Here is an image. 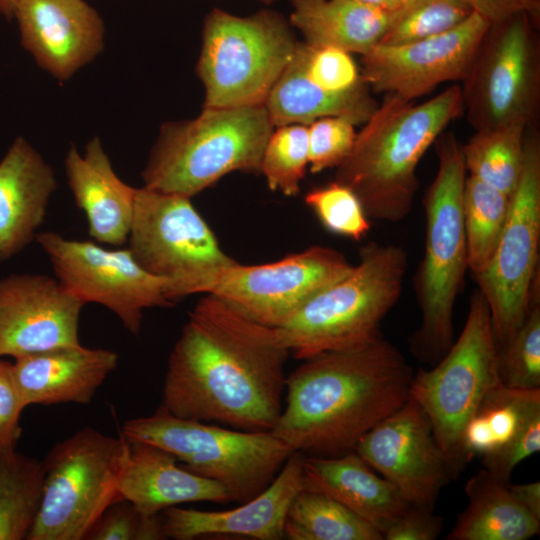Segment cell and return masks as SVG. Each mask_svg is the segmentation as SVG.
<instances>
[{
    "mask_svg": "<svg viewBox=\"0 0 540 540\" xmlns=\"http://www.w3.org/2000/svg\"><path fill=\"white\" fill-rule=\"evenodd\" d=\"M353 265L339 251L312 246L278 261L221 269L205 294L269 327L285 323L309 298L348 273Z\"/></svg>",
    "mask_w": 540,
    "mask_h": 540,
    "instance_id": "15",
    "label": "cell"
},
{
    "mask_svg": "<svg viewBox=\"0 0 540 540\" xmlns=\"http://www.w3.org/2000/svg\"><path fill=\"white\" fill-rule=\"evenodd\" d=\"M55 189L51 166L25 139L17 138L0 162V261L36 237Z\"/></svg>",
    "mask_w": 540,
    "mask_h": 540,
    "instance_id": "23",
    "label": "cell"
},
{
    "mask_svg": "<svg viewBox=\"0 0 540 540\" xmlns=\"http://www.w3.org/2000/svg\"><path fill=\"white\" fill-rule=\"evenodd\" d=\"M165 538L161 513L155 515L140 514L135 540H159Z\"/></svg>",
    "mask_w": 540,
    "mask_h": 540,
    "instance_id": "46",
    "label": "cell"
},
{
    "mask_svg": "<svg viewBox=\"0 0 540 540\" xmlns=\"http://www.w3.org/2000/svg\"><path fill=\"white\" fill-rule=\"evenodd\" d=\"M18 0H0V13L7 18L14 16V10Z\"/></svg>",
    "mask_w": 540,
    "mask_h": 540,
    "instance_id": "48",
    "label": "cell"
},
{
    "mask_svg": "<svg viewBox=\"0 0 540 540\" xmlns=\"http://www.w3.org/2000/svg\"><path fill=\"white\" fill-rule=\"evenodd\" d=\"M436 143L438 168L426 190L425 250L415 276L421 311L410 347L420 361L434 365L454 342L453 310L468 270L462 195L467 177L461 145L452 132Z\"/></svg>",
    "mask_w": 540,
    "mask_h": 540,
    "instance_id": "4",
    "label": "cell"
},
{
    "mask_svg": "<svg viewBox=\"0 0 540 540\" xmlns=\"http://www.w3.org/2000/svg\"><path fill=\"white\" fill-rule=\"evenodd\" d=\"M507 487L521 506L540 520V482L533 481L524 484L508 482Z\"/></svg>",
    "mask_w": 540,
    "mask_h": 540,
    "instance_id": "45",
    "label": "cell"
},
{
    "mask_svg": "<svg viewBox=\"0 0 540 540\" xmlns=\"http://www.w3.org/2000/svg\"><path fill=\"white\" fill-rule=\"evenodd\" d=\"M309 164L308 126L289 124L272 131L262 154L260 172L272 191L295 196Z\"/></svg>",
    "mask_w": 540,
    "mask_h": 540,
    "instance_id": "35",
    "label": "cell"
},
{
    "mask_svg": "<svg viewBox=\"0 0 540 540\" xmlns=\"http://www.w3.org/2000/svg\"><path fill=\"white\" fill-rule=\"evenodd\" d=\"M474 12L496 23L518 13H526L539 25L540 0H465Z\"/></svg>",
    "mask_w": 540,
    "mask_h": 540,
    "instance_id": "44",
    "label": "cell"
},
{
    "mask_svg": "<svg viewBox=\"0 0 540 540\" xmlns=\"http://www.w3.org/2000/svg\"><path fill=\"white\" fill-rule=\"evenodd\" d=\"M177 463L173 455L159 447L128 441L118 478L120 498L132 503L141 515L160 514L184 503L232 502L222 484Z\"/></svg>",
    "mask_w": 540,
    "mask_h": 540,
    "instance_id": "22",
    "label": "cell"
},
{
    "mask_svg": "<svg viewBox=\"0 0 540 540\" xmlns=\"http://www.w3.org/2000/svg\"><path fill=\"white\" fill-rule=\"evenodd\" d=\"M354 451L411 505L433 509L453 478L427 415L410 395L372 427Z\"/></svg>",
    "mask_w": 540,
    "mask_h": 540,
    "instance_id": "17",
    "label": "cell"
},
{
    "mask_svg": "<svg viewBox=\"0 0 540 540\" xmlns=\"http://www.w3.org/2000/svg\"><path fill=\"white\" fill-rule=\"evenodd\" d=\"M540 136L527 128L522 173L510 196L508 215L495 251L474 276L485 297L498 348L521 326L540 301Z\"/></svg>",
    "mask_w": 540,
    "mask_h": 540,
    "instance_id": "12",
    "label": "cell"
},
{
    "mask_svg": "<svg viewBox=\"0 0 540 540\" xmlns=\"http://www.w3.org/2000/svg\"><path fill=\"white\" fill-rule=\"evenodd\" d=\"M413 370L381 333L304 359L286 376L285 405L271 432L293 452L337 456L408 398Z\"/></svg>",
    "mask_w": 540,
    "mask_h": 540,
    "instance_id": "2",
    "label": "cell"
},
{
    "mask_svg": "<svg viewBox=\"0 0 540 540\" xmlns=\"http://www.w3.org/2000/svg\"><path fill=\"white\" fill-rule=\"evenodd\" d=\"M121 435L167 451L186 470L222 484L239 504L260 494L293 453L271 431L180 418L161 405L151 415L127 420Z\"/></svg>",
    "mask_w": 540,
    "mask_h": 540,
    "instance_id": "7",
    "label": "cell"
},
{
    "mask_svg": "<svg viewBox=\"0 0 540 540\" xmlns=\"http://www.w3.org/2000/svg\"><path fill=\"white\" fill-rule=\"evenodd\" d=\"M528 127L524 122H514L476 130L461 146L469 175L511 196L522 173Z\"/></svg>",
    "mask_w": 540,
    "mask_h": 540,
    "instance_id": "31",
    "label": "cell"
},
{
    "mask_svg": "<svg viewBox=\"0 0 540 540\" xmlns=\"http://www.w3.org/2000/svg\"><path fill=\"white\" fill-rule=\"evenodd\" d=\"M127 241L138 264L168 282L172 304L206 293L219 271L236 262L220 248L190 198L145 187L136 188Z\"/></svg>",
    "mask_w": 540,
    "mask_h": 540,
    "instance_id": "11",
    "label": "cell"
},
{
    "mask_svg": "<svg viewBox=\"0 0 540 540\" xmlns=\"http://www.w3.org/2000/svg\"><path fill=\"white\" fill-rule=\"evenodd\" d=\"M298 43L290 23L278 12L262 10L242 17L212 10L204 22L197 65L204 107L264 105Z\"/></svg>",
    "mask_w": 540,
    "mask_h": 540,
    "instance_id": "8",
    "label": "cell"
},
{
    "mask_svg": "<svg viewBox=\"0 0 540 540\" xmlns=\"http://www.w3.org/2000/svg\"><path fill=\"white\" fill-rule=\"evenodd\" d=\"M289 354L277 328L206 294L170 353L161 406L180 418L271 431L283 408Z\"/></svg>",
    "mask_w": 540,
    "mask_h": 540,
    "instance_id": "1",
    "label": "cell"
},
{
    "mask_svg": "<svg viewBox=\"0 0 540 540\" xmlns=\"http://www.w3.org/2000/svg\"><path fill=\"white\" fill-rule=\"evenodd\" d=\"M539 407L540 388L511 389L499 382L485 396L464 429L463 448L467 461L503 446Z\"/></svg>",
    "mask_w": 540,
    "mask_h": 540,
    "instance_id": "29",
    "label": "cell"
},
{
    "mask_svg": "<svg viewBox=\"0 0 540 540\" xmlns=\"http://www.w3.org/2000/svg\"><path fill=\"white\" fill-rule=\"evenodd\" d=\"M498 376L511 389L540 388V301L512 335L498 348Z\"/></svg>",
    "mask_w": 540,
    "mask_h": 540,
    "instance_id": "36",
    "label": "cell"
},
{
    "mask_svg": "<svg viewBox=\"0 0 540 540\" xmlns=\"http://www.w3.org/2000/svg\"><path fill=\"white\" fill-rule=\"evenodd\" d=\"M526 13L490 24L461 86L475 129L524 122L537 126L540 108V41Z\"/></svg>",
    "mask_w": 540,
    "mask_h": 540,
    "instance_id": "13",
    "label": "cell"
},
{
    "mask_svg": "<svg viewBox=\"0 0 540 540\" xmlns=\"http://www.w3.org/2000/svg\"><path fill=\"white\" fill-rule=\"evenodd\" d=\"M43 462L16 450L0 456V540H23L38 515Z\"/></svg>",
    "mask_w": 540,
    "mask_h": 540,
    "instance_id": "32",
    "label": "cell"
},
{
    "mask_svg": "<svg viewBox=\"0 0 540 540\" xmlns=\"http://www.w3.org/2000/svg\"><path fill=\"white\" fill-rule=\"evenodd\" d=\"M303 489L324 493L362 517L381 534L411 504L355 452L303 456Z\"/></svg>",
    "mask_w": 540,
    "mask_h": 540,
    "instance_id": "25",
    "label": "cell"
},
{
    "mask_svg": "<svg viewBox=\"0 0 540 540\" xmlns=\"http://www.w3.org/2000/svg\"><path fill=\"white\" fill-rule=\"evenodd\" d=\"M22 45L59 80L70 78L104 45V24L84 0H18Z\"/></svg>",
    "mask_w": 540,
    "mask_h": 540,
    "instance_id": "19",
    "label": "cell"
},
{
    "mask_svg": "<svg viewBox=\"0 0 540 540\" xmlns=\"http://www.w3.org/2000/svg\"><path fill=\"white\" fill-rule=\"evenodd\" d=\"M109 349L81 344L15 359L13 376L25 406L89 403L118 364Z\"/></svg>",
    "mask_w": 540,
    "mask_h": 540,
    "instance_id": "21",
    "label": "cell"
},
{
    "mask_svg": "<svg viewBox=\"0 0 540 540\" xmlns=\"http://www.w3.org/2000/svg\"><path fill=\"white\" fill-rule=\"evenodd\" d=\"M499 382L491 313L485 297L476 289L457 340L431 369L413 374L409 390L427 415L453 478L468 463L464 429Z\"/></svg>",
    "mask_w": 540,
    "mask_h": 540,
    "instance_id": "9",
    "label": "cell"
},
{
    "mask_svg": "<svg viewBox=\"0 0 540 540\" xmlns=\"http://www.w3.org/2000/svg\"><path fill=\"white\" fill-rule=\"evenodd\" d=\"M467 507L457 516L447 540H528L540 531L533 517L504 483L485 469L465 485Z\"/></svg>",
    "mask_w": 540,
    "mask_h": 540,
    "instance_id": "28",
    "label": "cell"
},
{
    "mask_svg": "<svg viewBox=\"0 0 540 540\" xmlns=\"http://www.w3.org/2000/svg\"><path fill=\"white\" fill-rule=\"evenodd\" d=\"M305 202L332 233L359 241L370 230L369 218L356 194L337 181L310 190Z\"/></svg>",
    "mask_w": 540,
    "mask_h": 540,
    "instance_id": "37",
    "label": "cell"
},
{
    "mask_svg": "<svg viewBox=\"0 0 540 540\" xmlns=\"http://www.w3.org/2000/svg\"><path fill=\"white\" fill-rule=\"evenodd\" d=\"M259 1L264 2V3H266V4H269V3H271V2L274 1V0H259Z\"/></svg>",
    "mask_w": 540,
    "mask_h": 540,
    "instance_id": "49",
    "label": "cell"
},
{
    "mask_svg": "<svg viewBox=\"0 0 540 540\" xmlns=\"http://www.w3.org/2000/svg\"><path fill=\"white\" fill-rule=\"evenodd\" d=\"M407 267L408 255L401 246L364 245L357 265L276 327L284 345L304 360L369 341L399 300Z\"/></svg>",
    "mask_w": 540,
    "mask_h": 540,
    "instance_id": "5",
    "label": "cell"
},
{
    "mask_svg": "<svg viewBox=\"0 0 540 540\" xmlns=\"http://www.w3.org/2000/svg\"><path fill=\"white\" fill-rule=\"evenodd\" d=\"M274 127L302 124L328 116H343L356 125L365 123L378 107L370 87L364 83L343 94L327 92L307 76L301 42L274 86L265 103Z\"/></svg>",
    "mask_w": 540,
    "mask_h": 540,
    "instance_id": "26",
    "label": "cell"
},
{
    "mask_svg": "<svg viewBox=\"0 0 540 540\" xmlns=\"http://www.w3.org/2000/svg\"><path fill=\"white\" fill-rule=\"evenodd\" d=\"M35 239L64 287L84 304L111 310L133 335L140 332L145 309L173 305L166 297L168 282L143 269L128 248L105 249L49 231Z\"/></svg>",
    "mask_w": 540,
    "mask_h": 540,
    "instance_id": "14",
    "label": "cell"
},
{
    "mask_svg": "<svg viewBox=\"0 0 540 540\" xmlns=\"http://www.w3.org/2000/svg\"><path fill=\"white\" fill-rule=\"evenodd\" d=\"M265 105L203 108L160 130L142 172L147 189L188 198L234 172H260L274 130Z\"/></svg>",
    "mask_w": 540,
    "mask_h": 540,
    "instance_id": "6",
    "label": "cell"
},
{
    "mask_svg": "<svg viewBox=\"0 0 540 540\" xmlns=\"http://www.w3.org/2000/svg\"><path fill=\"white\" fill-rule=\"evenodd\" d=\"M303 456L293 452L272 482L254 498L223 511L170 507L161 512L166 538L242 536L258 540L284 538L288 507L303 489Z\"/></svg>",
    "mask_w": 540,
    "mask_h": 540,
    "instance_id": "20",
    "label": "cell"
},
{
    "mask_svg": "<svg viewBox=\"0 0 540 540\" xmlns=\"http://www.w3.org/2000/svg\"><path fill=\"white\" fill-rule=\"evenodd\" d=\"M139 518L140 513L132 503L118 500L102 513L85 539L135 540Z\"/></svg>",
    "mask_w": 540,
    "mask_h": 540,
    "instance_id": "43",
    "label": "cell"
},
{
    "mask_svg": "<svg viewBox=\"0 0 540 540\" xmlns=\"http://www.w3.org/2000/svg\"><path fill=\"white\" fill-rule=\"evenodd\" d=\"M304 69L321 89L335 94L348 93L365 83L351 53L331 46L301 42Z\"/></svg>",
    "mask_w": 540,
    "mask_h": 540,
    "instance_id": "38",
    "label": "cell"
},
{
    "mask_svg": "<svg viewBox=\"0 0 540 540\" xmlns=\"http://www.w3.org/2000/svg\"><path fill=\"white\" fill-rule=\"evenodd\" d=\"M65 170L74 200L86 215L89 235L105 244L123 245L130 232L136 188L118 177L100 140L91 139L84 155L71 147Z\"/></svg>",
    "mask_w": 540,
    "mask_h": 540,
    "instance_id": "24",
    "label": "cell"
},
{
    "mask_svg": "<svg viewBox=\"0 0 540 540\" xmlns=\"http://www.w3.org/2000/svg\"><path fill=\"white\" fill-rule=\"evenodd\" d=\"M463 110L458 84L420 104L385 94L337 167L335 181L356 194L368 218L405 219L419 188V161Z\"/></svg>",
    "mask_w": 540,
    "mask_h": 540,
    "instance_id": "3",
    "label": "cell"
},
{
    "mask_svg": "<svg viewBox=\"0 0 540 540\" xmlns=\"http://www.w3.org/2000/svg\"><path fill=\"white\" fill-rule=\"evenodd\" d=\"M510 196L473 176L465 179L462 195L468 269L474 276L489 263L503 230Z\"/></svg>",
    "mask_w": 540,
    "mask_h": 540,
    "instance_id": "33",
    "label": "cell"
},
{
    "mask_svg": "<svg viewBox=\"0 0 540 540\" xmlns=\"http://www.w3.org/2000/svg\"><path fill=\"white\" fill-rule=\"evenodd\" d=\"M283 536L289 540H383L376 527L337 500L307 489L291 501Z\"/></svg>",
    "mask_w": 540,
    "mask_h": 540,
    "instance_id": "30",
    "label": "cell"
},
{
    "mask_svg": "<svg viewBox=\"0 0 540 540\" xmlns=\"http://www.w3.org/2000/svg\"><path fill=\"white\" fill-rule=\"evenodd\" d=\"M443 527L441 517L433 509L410 505L383 531L385 540H434Z\"/></svg>",
    "mask_w": 540,
    "mask_h": 540,
    "instance_id": "42",
    "label": "cell"
},
{
    "mask_svg": "<svg viewBox=\"0 0 540 540\" xmlns=\"http://www.w3.org/2000/svg\"><path fill=\"white\" fill-rule=\"evenodd\" d=\"M473 12L442 34L402 45H375L362 55L361 76L375 93L413 101L439 84L463 81L490 26Z\"/></svg>",
    "mask_w": 540,
    "mask_h": 540,
    "instance_id": "16",
    "label": "cell"
},
{
    "mask_svg": "<svg viewBox=\"0 0 540 540\" xmlns=\"http://www.w3.org/2000/svg\"><path fill=\"white\" fill-rule=\"evenodd\" d=\"M366 6L386 12H392L400 7L404 0H356Z\"/></svg>",
    "mask_w": 540,
    "mask_h": 540,
    "instance_id": "47",
    "label": "cell"
},
{
    "mask_svg": "<svg viewBox=\"0 0 540 540\" xmlns=\"http://www.w3.org/2000/svg\"><path fill=\"white\" fill-rule=\"evenodd\" d=\"M355 125L343 116L322 117L307 125L312 173L337 168L347 158L357 135Z\"/></svg>",
    "mask_w": 540,
    "mask_h": 540,
    "instance_id": "39",
    "label": "cell"
},
{
    "mask_svg": "<svg viewBox=\"0 0 540 540\" xmlns=\"http://www.w3.org/2000/svg\"><path fill=\"white\" fill-rule=\"evenodd\" d=\"M473 12L465 0H404L379 44L402 45L442 34Z\"/></svg>",
    "mask_w": 540,
    "mask_h": 540,
    "instance_id": "34",
    "label": "cell"
},
{
    "mask_svg": "<svg viewBox=\"0 0 540 540\" xmlns=\"http://www.w3.org/2000/svg\"><path fill=\"white\" fill-rule=\"evenodd\" d=\"M128 441L84 427L54 445L43 462L41 506L27 540H82L121 500L118 478Z\"/></svg>",
    "mask_w": 540,
    "mask_h": 540,
    "instance_id": "10",
    "label": "cell"
},
{
    "mask_svg": "<svg viewBox=\"0 0 540 540\" xmlns=\"http://www.w3.org/2000/svg\"><path fill=\"white\" fill-rule=\"evenodd\" d=\"M540 450V407L525 419L519 431L498 449L483 455V469L508 483L515 467Z\"/></svg>",
    "mask_w": 540,
    "mask_h": 540,
    "instance_id": "40",
    "label": "cell"
},
{
    "mask_svg": "<svg viewBox=\"0 0 540 540\" xmlns=\"http://www.w3.org/2000/svg\"><path fill=\"white\" fill-rule=\"evenodd\" d=\"M85 304L58 279L12 274L0 280V357L75 346Z\"/></svg>",
    "mask_w": 540,
    "mask_h": 540,
    "instance_id": "18",
    "label": "cell"
},
{
    "mask_svg": "<svg viewBox=\"0 0 540 540\" xmlns=\"http://www.w3.org/2000/svg\"><path fill=\"white\" fill-rule=\"evenodd\" d=\"M289 23L314 46L366 54L385 36L392 12L356 0H291Z\"/></svg>",
    "mask_w": 540,
    "mask_h": 540,
    "instance_id": "27",
    "label": "cell"
},
{
    "mask_svg": "<svg viewBox=\"0 0 540 540\" xmlns=\"http://www.w3.org/2000/svg\"><path fill=\"white\" fill-rule=\"evenodd\" d=\"M25 406L17 388L12 363L0 360V456L16 450Z\"/></svg>",
    "mask_w": 540,
    "mask_h": 540,
    "instance_id": "41",
    "label": "cell"
}]
</instances>
